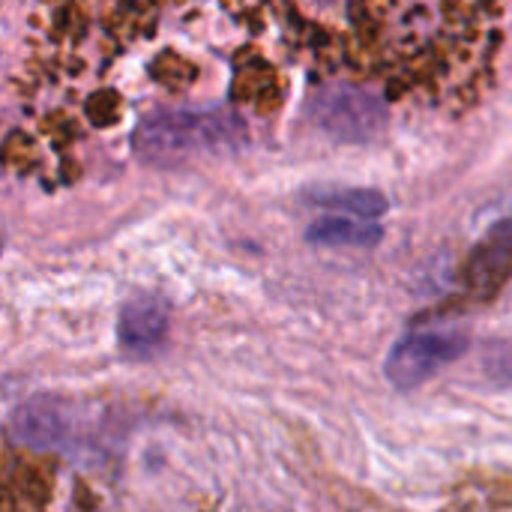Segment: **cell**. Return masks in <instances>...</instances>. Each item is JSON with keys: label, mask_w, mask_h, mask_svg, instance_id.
<instances>
[{"label": "cell", "mask_w": 512, "mask_h": 512, "mask_svg": "<svg viewBox=\"0 0 512 512\" xmlns=\"http://www.w3.org/2000/svg\"><path fill=\"white\" fill-rule=\"evenodd\" d=\"M354 12L369 42L366 63L399 90L426 96L447 93L471 75L483 45L492 42V6L471 3H360Z\"/></svg>", "instance_id": "1"}, {"label": "cell", "mask_w": 512, "mask_h": 512, "mask_svg": "<svg viewBox=\"0 0 512 512\" xmlns=\"http://www.w3.org/2000/svg\"><path fill=\"white\" fill-rule=\"evenodd\" d=\"M306 198L318 207L351 213V219L363 222H375L387 213V198L375 189H312Z\"/></svg>", "instance_id": "7"}, {"label": "cell", "mask_w": 512, "mask_h": 512, "mask_svg": "<svg viewBox=\"0 0 512 512\" xmlns=\"http://www.w3.org/2000/svg\"><path fill=\"white\" fill-rule=\"evenodd\" d=\"M465 348L468 339L462 333H411L390 348L384 363L387 381L399 390H414L462 357Z\"/></svg>", "instance_id": "3"}, {"label": "cell", "mask_w": 512, "mask_h": 512, "mask_svg": "<svg viewBox=\"0 0 512 512\" xmlns=\"http://www.w3.org/2000/svg\"><path fill=\"white\" fill-rule=\"evenodd\" d=\"M306 237L315 246H372L381 240V228L372 222H363V219L324 216L309 225Z\"/></svg>", "instance_id": "8"}, {"label": "cell", "mask_w": 512, "mask_h": 512, "mask_svg": "<svg viewBox=\"0 0 512 512\" xmlns=\"http://www.w3.org/2000/svg\"><path fill=\"white\" fill-rule=\"evenodd\" d=\"M315 120L336 138H369L381 123H384V105L378 96L354 93V90H339V93H324L312 105Z\"/></svg>", "instance_id": "4"}, {"label": "cell", "mask_w": 512, "mask_h": 512, "mask_svg": "<svg viewBox=\"0 0 512 512\" xmlns=\"http://www.w3.org/2000/svg\"><path fill=\"white\" fill-rule=\"evenodd\" d=\"M243 120L228 111H162L138 129V153L150 162H177L240 147Z\"/></svg>", "instance_id": "2"}, {"label": "cell", "mask_w": 512, "mask_h": 512, "mask_svg": "<svg viewBox=\"0 0 512 512\" xmlns=\"http://www.w3.org/2000/svg\"><path fill=\"white\" fill-rule=\"evenodd\" d=\"M12 432L33 450H57L69 438L66 411L51 399H30L15 411Z\"/></svg>", "instance_id": "6"}, {"label": "cell", "mask_w": 512, "mask_h": 512, "mask_svg": "<svg viewBox=\"0 0 512 512\" xmlns=\"http://www.w3.org/2000/svg\"><path fill=\"white\" fill-rule=\"evenodd\" d=\"M168 333V309L156 297H138L120 312V342L129 354H153Z\"/></svg>", "instance_id": "5"}]
</instances>
